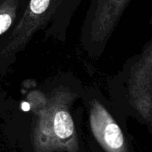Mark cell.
Returning <instances> with one entry per match:
<instances>
[{"instance_id": "cell-3", "label": "cell", "mask_w": 152, "mask_h": 152, "mask_svg": "<svg viewBox=\"0 0 152 152\" xmlns=\"http://www.w3.org/2000/svg\"><path fill=\"white\" fill-rule=\"evenodd\" d=\"M132 0H91L81 31L84 48L100 54Z\"/></svg>"}, {"instance_id": "cell-5", "label": "cell", "mask_w": 152, "mask_h": 152, "mask_svg": "<svg viewBox=\"0 0 152 152\" xmlns=\"http://www.w3.org/2000/svg\"><path fill=\"white\" fill-rule=\"evenodd\" d=\"M90 125L95 139L106 152H128L120 126L107 109L96 99L90 104Z\"/></svg>"}, {"instance_id": "cell-4", "label": "cell", "mask_w": 152, "mask_h": 152, "mask_svg": "<svg viewBox=\"0 0 152 152\" xmlns=\"http://www.w3.org/2000/svg\"><path fill=\"white\" fill-rule=\"evenodd\" d=\"M128 97L132 107L152 129V36L131 67Z\"/></svg>"}, {"instance_id": "cell-6", "label": "cell", "mask_w": 152, "mask_h": 152, "mask_svg": "<svg viewBox=\"0 0 152 152\" xmlns=\"http://www.w3.org/2000/svg\"><path fill=\"white\" fill-rule=\"evenodd\" d=\"M30 1L31 0H0V39L5 38L6 41H8L24 15Z\"/></svg>"}, {"instance_id": "cell-2", "label": "cell", "mask_w": 152, "mask_h": 152, "mask_svg": "<svg viewBox=\"0 0 152 152\" xmlns=\"http://www.w3.org/2000/svg\"><path fill=\"white\" fill-rule=\"evenodd\" d=\"M81 2L82 0H31L24 15L0 50V59L6 60L15 56L40 30H46L47 36L64 40Z\"/></svg>"}, {"instance_id": "cell-1", "label": "cell", "mask_w": 152, "mask_h": 152, "mask_svg": "<svg viewBox=\"0 0 152 152\" xmlns=\"http://www.w3.org/2000/svg\"><path fill=\"white\" fill-rule=\"evenodd\" d=\"M76 95L64 87L45 95L34 91L28 96L33 112L31 145L34 152H77L79 140L70 107Z\"/></svg>"}]
</instances>
